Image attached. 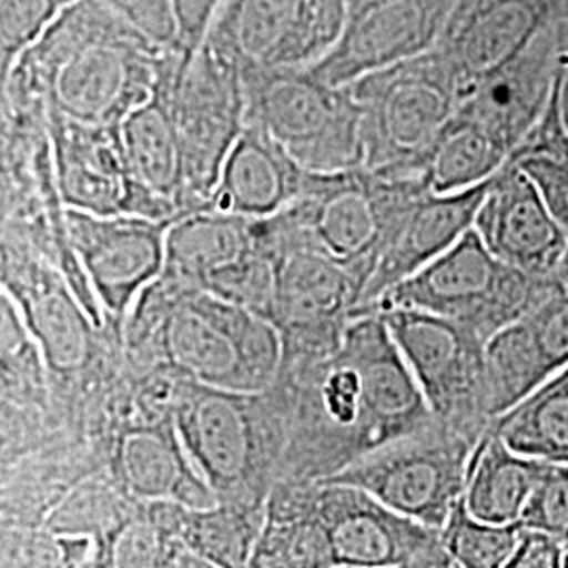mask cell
<instances>
[{
	"label": "cell",
	"mask_w": 568,
	"mask_h": 568,
	"mask_svg": "<svg viewBox=\"0 0 568 568\" xmlns=\"http://www.w3.org/2000/svg\"><path fill=\"white\" fill-rule=\"evenodd\" d=\"M558 293L562 288L554 276H530L499 262L471 227L447 253L389 288L365 314L392 307L419 310L469 326L487 344Z\"/></svg>",
	"instance_id": "4"
},
{
	"label": "cell",
	"mask_w": 568,
	"mask_h": 568,
	"mask_svg": "<svg viewBox=\"0 0 568 568\" xmlns=\"http://www.w3.org/2000/svg\"><path fill=\"white\" fill-rule=\"evenodd\" d=\"M314 508L325 525L335 567H403L440 537V530L396 514L361 488L321 483Z\"/></svg>",
	"instance_id": "18"
},
{
	"label": "cell",
	"mask_w": 568,
	"mask_h": 568,
	"mask_svg": "<svg viewBox=\"0 0 568 568\" xmlns=\"http://www.w3.org/2000/svg\"><path fill=\"white\" fill-rule=\"evenodd\" d=\"M321 400L331 424L352 432L356 438V459L365 455L363 448V386L358 373L337 356H331L328 373L321 384ZM354 459V462H356Z\"/></svg>",
	"instance_id": "35"
},
{
	"label": "cell",
	"mask_w": 568,
	"mask_h": 568,
	"mask_svg": "<svg viewBox=\"0 0 568 568\" xmlns=\"http://www.w3.org/2000/svg\"><path fill=\"white\" fill-rule=\"evenodd\" d=\"M347 0H224L206 42L241 72L312 68L344 32Z\"/></svg>",
	"instance_id": "10"
},
{
	"label": "cell",
	"mask_w": 568,
	"mask_h": 568,
	"mask_svg": "<svg viewBox=\"0 0 568 568\" xmlns=\"http://www.w3.org/2000/svg\"><path fill=\"white\" fill-rule=\"evenodd\" d=\"M173 224L145 217H98L65 209L70 243L102 307L122 316L161 278L166 232Z\"/></svg>",
	"instance_id": "15"
},
{
	"label": "cell",
	"mask_w": 568,
	"mask_h": 568,
	"mask_svg": "<svg viewBox=\"0 0 568 568\" xmlns=\"http://www.w3.org/2000/svg\"><path fill=\"white\" fill-rule=\"evenodd\" d=\"M203 291L274 323L278 295V257L267 241L265 222L264 243L260 244V248L206 278Z\"/></svg>",
	"instance_id": "32"
},
{
	"label": "cell",
	"mask_w": 568,
	"mask_h": 568,
	"mask_svg": "<svg viewBox=\"0 0 568 568\" xmlns=\"http://www.w3.org/2000/svg\"><path fill=\"white\" fill-rule=\"evenodd\" d=\"M307 171L262 129L246 124L224 164L211 209L265 222L304 194Z\"/></svg>",
	"instance_id": "20"
},
{
	"label": "cell",
	"mask_w": 568,
	"mask_h": 568,
	"mask_svg": "<svg viewBox=\"0 0 568 568\" xmlns=\"http://www.w3.org/2000/svg\"><path fill=\"white\" fill-rule=\"evenodd\" d=\"M514 161L539 187L551 215L568 234V159L527 156V159H514Z\"/></svg>",
	"instance_id": "39"
},
{
	"label": "cell",
	"mask_w": 568,
	"mask_h": 568,
	"mask_svg": "<svg viewBox=\"0 0 568 568\" xmlns=\"http://www.w3.org/2000/svg\"><path fill=\"white\" fill-rule=\"evenodd\" d=\"M382 314L436 422L485 436L487 371L485 342L469 326L419 310L392 307Z\"/></svg>",
	"instance_id": "9"
},
{
	"label": "cell",
	"mask_w": 568,
	"mask_h": 568,
	"mask_svg": "<svg viewBox=\"0 0 568 568\" xmlns=\"http://www.w3.org/2000/svg\"><path fill=\"white\" fill-rule=\"evenodd\" d=\"M549 466L514 453L487 429L469 464L464 495L467 511L490 525L520 523L523 509Z\"/></svg>",
	"instance_id": "25"
},
{
	"label": "cell",
	"mask_w": 568,
	"mask_h": 568,
	"mask_svg": "<svg viewBox=\"0 0 568 568\" xmlns=\"http://www.w3.org/2000/svg\"><path fill=\"white\" fill-rule=\"evenodd\" d=\"M337 568H352V567H337Z\"/></svg>",
	"instance_id": "45"
},
{
	"label": "cell",
	"mask_w": 568,
	"mask_h": 568,
	"mask_svg": "<svg viewBox=\"0 0 568 568\" xmlns=\"http://www.w3.org/2000/svg\"><path fill=\"white\" fill-rule=\"evenodd\" d=\"M525 530L520 523H483L467 511L462 499L440 530V541L462 568H506Z\"/></svg>",
	"instance_id": "33"
},
{
	"label": "cell",
	"mask_w": 568,
	"mask_h": 568,
	"mask_svg": "<svg viewBox=\"0 0 568 568\" xmlns=\"http://www.w3.org/2000/svg\"><path fill=\"white\" fill-rule=\"evenodd\" d=\"M567 548L546 532L525 530L506 568H562Z\"/></svg>",
	"instance_id": "41"
},
{
	"label": "cell",
	"mask_w": 568,
	"mask_h": 568,
	"mask_svg": "<svg viewBox=\"0 0 568 568\" xmlns=\"http://www.w3.org/2000/svg\"><path fill=\"white\" fill-rule=\"evenodd\" d=\"M333 356L352 366L361 377L365 455L436 422L382 314L352 318Z\"/></svg>",
	"instance_id": "14"
},
{
	"label": "cell",
	"mask_w": 568,
	"mask_h": 568,
	"mask_svg": "<svg viewBox=\"0 0 568 568\" xmlns=\"http://www.w3.org/2000/svg\"><path fill=\"white\" fill-rule=\"evenodd\" d=\"M514 150L480 122L455 112L427 156V192L455 194L493 180L509 163Z\"/></svg>",
	"instance_id": "26"
},
{
	"label": "cell",
	"mask_w": 568,
	"mask_h": 568,
	"mask_svg": "<svg viewBox=\"0 0 568 568\" xmlns=\"http://www.w3.org/2000/svg\"><path fill=\"white\" fill-rule=\"evenodd\" d=\"M549 375L568 368V293H558L523 318Z\"/></svg>",
	"instance_id": "37"
},
{
	"label": "cell",
	"mask_w": 568,
	"mask_h": 568,
	"mask_svg": "<svg viewBox=\"0 0 568 568\" xmlns=\"http://www.w3.org/2000/svg\"><path fill=\"white\" fill-rule=\"evenodd\" d=\"M77 0H0V77Z\"/></svg>",
	"instance_id": "34"
},
{
	"label": "cell",
	"mask_w": 568,
	"mask_h": 568,
	"mask_svg": "<svg viewBox=\"0 0 568 568\" xmlns=\"http://www.w3.org/2000/svg\"><path fill=\"white\" fill-rule=\"evenodd\" d=\"M349 91L363 112L365 169L424 183L427 156L459 108V77L447 55L434 47L368 74Z\"/></svg>",
	"instance_id": "3"
},
{
	"label": "cell",
	"mask_w": 568,
	"mask_h": 568,
	"mask_svg": "<svg viewBox=\"0 0 568 568\" xmlns=\"http://www.w3.org/2000/svg\"><path fill=\"white\" fill-rule=\"evenodd\" d=\"M185 548L148 509L126 516L98 541L93 568H175Z\"/></svg>",
	"instance_id": "31"
},
{
	"label": "cell",
	"mask_w": 568,
	"mask_h": 568,
	"mask_svg": "<svg viewBox=\"0 0 568 568\" xmlns=\"http://www.w3.org/2000/svg\"><path fill=\"white\" fill-rule=\"evenodd\" d=\"M450 0H347L344 32L310 70L333 87L432 51L445 30Z\"/></svg>",
	"instance_id": "12"
},
{
	"label": "cell",
	"mask_w": 568,
	"mask_h": 568,
	"mask_svg": "<svg viewBox=\"0 0 568 568\" xmlns=\"http://www.w3.org/2000/svg\"><path fill=\"white\" fill-rule=\"evenodd\" d=\"M474 230L499 262L530 276H554L568 243L539 187L514 159L495 175Z\"/></svg>",
	"instance_id": "17"
},
{
	"label": "cell",
	"mask_w": 568,
	"mask_h": 568,
	"mask_svg": "<svg viewBox=\"0 0 568 568\" xmlns=\"http://www.w3.org/2000/svg\"><path fill=\"white\" fill-rule=\"evenodd\" d=\"M480 438L434 422L345 464L321 483L361 488L396 514L443 530L466 495L469 464Z\"/></svg>",
	"instance_id": "7"
},
{
	"label": "cell",
	"mask_w": 568,
	"mask_h": 568,
	"mask_svg": "<svg viewBox=\"0 0 568 568\" xmlns=\"http://www.w3.org/2000/svg\"><path fill=\"white\" fill-rule=\"evenodd\" d=\"M424 192L422 182L392 180L365 166L307 173L302 199L276 217L295 236L356 267L368 283L398 217Z\"/></svg>",
	"instance_id": "8"
},
{
	"label": "cell",
	"mask_w": 568,
	"mask_h": 568,
	"mask_svg": "<svg viewBox=\"0 0 568 568\" xmlns=\"http://www.w3.org/2000/svg\"><path fill=\"white\" fill-rule=\"evenodd\" d=\"M264 243V222L206 209L180 217L166 232L161 276L203 288L206 278L251 255Z\"/></svg>",
	"instance_id": "23"
},
{
	"label": "cell",
	"mask_w": 568,
	"mask_h": 568,
	"mask_svg": "<svg viewBox=\"0 0 568 568\" xmlns=\"http://www.w3.org/2000/svg\"><path fill=\"white\" fill-rule=\"evenodd\" d=\"M224 0H171L175 20V42L183 58H194L203 47Z\"/></svg>",
	"instance_id": "38"
},
{
	"label": "cell",
	"mask_w": 568,
	"mask_h": 568,
	"mask_svg": "<svg viewBox=\"0 0 568 568\" xmlns=\"http://www.w3.org/2000/svg\"><path fill=\"white\" fill-rule=\"evenodd\" d=\"M161 81L182 140L185 213L206 211L246 126L243 72L204 42L194 58L166 47Z\"/></svg>",
	"instance_id": "6"
},
{
	"label": "cell",
	"mask_w": 568,
	"mask_h": 568,
	"mask_svg": "<svg viewBox=\"0 0 568 568\" xmlns=\"http://www.w3.org/2000/svg\"><path fill=\"white\" fill-rule=\"evenodd\" d=\"M140 302L154 314L161 356L194 384L255 396L274 382L284 352L274 323L166 276Z\"/></svg>",
	"instance_id": "2"
},
{
	"label": "cell",
	"mask_w": 568,
	"mask_h": 568,
	"mask_svg": "<svg viewBox=\"0 0 568 568\" xmlns=\"http://www.w3.org/2000/svg\"><path fill=\"white\" fill-rule=\"evenodd\" d=\"M246 124L262 129L307 173L365 166L363 112L349 87L321 81L310 68L243 72Z\"/></svg>",
	"instance_id": "5"
},
{
	"label": "cell",
	"mask_w": 568,
	"mask_h": 568,
	"mask_svg": "<svg viewBox=\"0 0 568 568\" xmlns=\"http://www.w3.org/2000/svg\"><path fill=\"white\" fill-rule=\"evenodd\" d=\"M485 371L490 422L506 415L551 379L523 321L506 326L488 339L485 345Z\"/></svg>",
	"instance_id": "30"
},
{
	"label": "cell",
	"mask_w": 568,
	"mask_h": 568,
	"mask_svg": "<svg viewBox=\"0 0 568 568\" xmlns=\"http://www.w3.org/2000/svg\"><path fill=\"white\" fill-rule=\"evenodd\" d=\"M554 278H556L558 286L562 288V293H568V243L562 257H560V264H558L556 272H554Z\"/></svg>",
	"instance_id": "43"
},
{
	"label": "cell",
	"mask_w": 568,
	"mask_h": 568,
	"mask_svg": "<svg viewBox=\"0 0 568 568\" xmlns=\"http://www.w3.org/2000/svg\"><path fill=\"white\" fill-rule=\"evenodd\" d=\"M398 568H462L455 558L448 554L443 546L440 537L427 544L426 548L419 549L415 556H410L403 567Z\"/></svg>",
	"instance_id": "42"
},
{
	"label": "cell",
	"mask_w": 568,
	"mask_h": 568,
	"mask_svg": "<svg viewBox=\"0 0 568 568\" xmlns=\"http://www.w3.org/2000/svg\"><path fill=\"white\" fill-rule=\"evenodd\" d=\"M493 180L455 194L424 192L408 204L387 239L366 283L363 304L352 318L365 314L389 288L410 278L459 243L476 224Z\"/></svg>",
	"instance_id": "19"
},
{
	"label": "cell",
	"mask_w": 568,
	"mask_h": 568,
	"mask_svg": "<svg viewBox=\"0 0 568 568\" xmlns=\"http://www.w3.org/2000/svg\"><path fill=\"white\" fill-rule=\"evenodd\" d=\"M520 525L546 532L568 549V466L551 464L523 509Z\"/></svg>",
	"instance_id": "36"
},
{
	"label": "cell",
	"mask_w": 568,
	"mask_h": 568,
	"mask_svg": "<svg viewBox=\"0 0 568 568\" xmlns=\"http://www.w3.org/2000/svg\"><path fill=\"white\" fill-rule=\"evenodd\" d=\"M119 469L126 490L148 504L190 509L220 504L215 490L187 457L175 426L129 432L119 445Z\"/></svg>",
	"instance_id": "21"
},
{
	"label": "cell",
	"mask_w": 568,
	"mask_h": 568,
	"mask_svg": "<svg viewBox=\"0 0 568 568\" xmlns=\"http://www.w3.org/2000/svg\"><path fill=\"white\" fill-rule=\"evenodd\" d=\"M175 429L187 457L220 504H239L260 453L253 396L215 387H185L175 406Z\"/></svg>",
	"instance_id": "16"
},
{
	"label": "cell",
	"mask_w": 568,
	"mask_h": 568,
	"mask_svg": "<svg viewBox=\"0 0 568 568\" xmlns=\"http://www.w3.org/2000/svg\"><path fill=\"white\" fill-rule=\"evenodd\" d=\"M267 241L278 257V295L274 325L284 335H331L363 304L366 278L352 265L328 255L286 230L278 217L265 220Z\"/></svg>",
	"instance_id": "13"
},
{
	"label": "cell",
	"mask_w": 568,
	"mask_h": 568,
	"mask_svg": "<svg viewBox=\"0 0 568 568\" xmlns=\"http://www.w3.org/2000/svg\"><path fill=\"white\" fill-rule=\"evenodd\" d=\"M562 568H568V549H567V556H565V567Z\"/></svg>",
	"instance_id": "44"
},
{
	"label": "cell",
	"mask_w": 568,
	"mask_h": 568,
	"mask_svg": "<svg viewBox=\"0 0 568 568\" xmlns=\"http://www.w3.org/2000/svg\"><path fill=\"white\" fill-rule=\"evenodd\" d=\"M53 175L65 209L98 217L178 222L135 180L121 126H91L47 114Z\"/></svg>",
	"instance_id": "11"
},
{
	"label": "cell",
	"mask_w": 568,
	"mask_h": 568,
	"mask_svg": "<svg viewBox=\"0 0 568 568\" xmlns=\"http://www.w3.org/2000/svg\"><path fill=\"white\" fill-rule=\"evenodd\" d=\"M164 53L100 0H77L2 77V105L121 126L152 98Z\"/></svg>",
	"instance_id": "1"
},
{
	"label": "cell",
	"mask_w": 568,
	"mask_h": 568,
	"mask_svg": "<svg viewBox=\"0 0 568 568\" xmlns=\"http://www.w3.org/2000/svg\"><path fill=\"white\" fill-rule=\"evenodd\" d=\"M150 511L185 548L213 568H248L265 523V508L239 504L206 509L150 504Z\"/></svg>",
	"instance_id": "24"
},
{
	"label": "cell",
	"mask_w": 568,
	"mask_h": 568,
	"mask_svg": "<svg viewBox=\"0 0 568 568\" xmlns=\"http://www.w3.org/2000/svg\"><path fill=\"white\" fill-rule=\"evenodd\" d=\"M124 20L138 26L143 34L171 47L175 42V20L171 0H100Z\"/></svg>",
	"instance_id": "40"
},
{
	"label": "cell",
	"mask_w": 568,
	"mask_h": 568,
	"mask_svg": "<svg viewBox=\"0 0 568 568\" xmlns=\"http://www.w3.org/2000/svg\"><path fill=\"white\" fill-rule=\"evenodd\" d=\"M23 318L39 339L47 363L60 371L81 366L89 352V326L79 302L58 276L32 265V278L21 283Z\"/></svg>",
	"instance_id": "27"
},
{
	"label": "cell",
	"mask_w": 568,
	"mask_h": 568,
	"mask_svg": "<svg viewBox=\"0 0 568 568\" xmlns=\"http://www.w3.org/2000/svg\"><path fill=\"white\" fill-rule=\"evenodd\" d=\"M121 138L129 166L143 190L175 220L185 217L182 140L161 79L152 98L122 121Z\"/></svg>",
	"instance_id": "22"
},
{
	"label": "cell",
	"mask_w": 568,
	"mask_h": 568,
	"mask_svg": "<svg viewBox=\"0 0 568 568\" xmlns=\"http://www.w3.org/2000/svg\"><path fill=\"white\" fill-rule=\"evenodd\" d=\"M488 432L518 455L568 466V368L493 419Z\"/></svg>",
	"instance_id": "29"
},
{
	"label": "cell",
	"mask_w": 568,
	"mask_h": 568,
	"mask_svg": "<svg viewBox=\"0 0 568 568\" xmlns=\"http://www.w3.org/2000/svg\"><path fill=\"white\" fill-rule=\"evenodd\" d=\"M314 490L295 504L272 497L248 568H337L325 525L314 508Z\"/></svg>",
	"instance_id": "28"
}]
</instances>
